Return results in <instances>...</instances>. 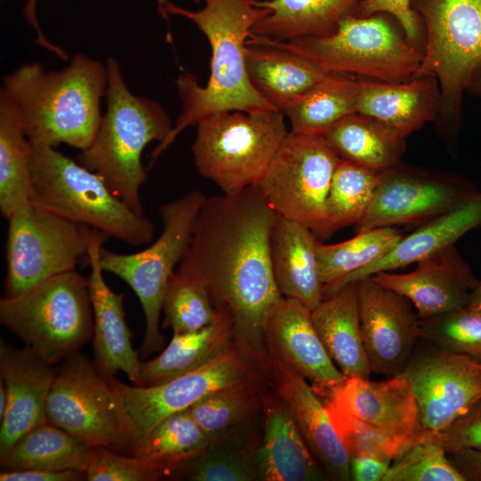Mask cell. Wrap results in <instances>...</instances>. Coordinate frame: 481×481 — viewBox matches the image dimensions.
<instances>
[{"mask_svg": "<svg viewBox=\"0 0 481 481\" xmlns=\"http://www.w3.org/2000/svg\"><path fill=\"white\" fill-rule=\"evenodd\" d=\"M357 112L372 117L406 137L436 121L441 104L437 79L420 76L402 83L358 79Z\"/></svg>", "mask_w": 481, "mask_h": 481, "instance_id": "d4e9b609", "label": "cell"}, {"mask_svg": "<svg viewBox=\"0 0 481 481\" xmlns=\"http://www.w3.org/2000/svg\"><path fill=\"white\" fill-rule=\"evenodd\" d=\"M192 11L168 2L161 16L178 15L193 22L211 48L209 77L202 86L192 73H181L175 82L181 112L167 138L151 154V167L187 127L223 111L257 112L276 110L251 86L245 63V49L253 26L268 13L255 0H203Z\"/></svg>", "mask_w": 481, "mask_h": 481, "instance_id": "7a4b0ae2", "label": "cell"}, {"mask_svg": "<svg viewBox=\"0 0 481 481\" xmlns=\"http://www.w3.org/2000/svg\"><path fill=\"white\" fill-rule=\"evenodd\" d=\"M383 481H465V478L433 437L432 431H428L392 461Z\"/></svg>", "mask_w": 481, "mask_h": 481, "instance_id": "ee69618b", "label": "cell"}, {"mask_svg": "<svg viewBox=\"0 0 481 481\" xmlns=\"http://www.w3.org/2000/svg\"><path fill=\"white\" fill-rule=\"evenodd\" d=\"M339 161L323 135L289 131L257 186L280 216L328 238L326 201Z\"/></svg>", "mask_w": 481, "mask_h": 481, "instance_id": "8fae6325", "label": "cell"}, {"mask_svg": "<svg viewBox=\"0 0 481 481\" xmlns=\"http://www.w3.org/2000/svg\"><path fill=\"white\" fill-rule=\"evenodd\" d=\"M206 199L193 190L161 204L158 213L162 231L146 248L132 253H118L104 248L101 266L104 272L124 281L138 298L145 318V332L141 346L143 357L163 347L160 313L167 281L175 271L189 245L200 209Z\"/></svg>", "mask_w": 481, "mask_h": 481, "instance_id": "30bf717a", "label": "cell"}, {"mask_svg": "<svg viewBox=\"0 0 481 481\" xmlns=\"http://www.w3.org/2000/svg\"><path fill=\"white\" fill-rule=\"evenodd\" d=\"M254 415L213 436L206 448L185 463L174 479L258 480L257 455L262 436L253 421Z\"/></svg>", "mask_w": 481, "mask_h": 481, "instance_id": "4dcf8cb0", "label": "cell"}, {"mask_svg": "<svg viewBox=\"0 0 481 481\" xmlns=\"http://www.w3.org/2000/svg\"><path fill=\"white\" fill-rule=\"evenodd\" d=\"M379 12L393 16L408 40L423 50L424 26L420 15L412 8L411 0H361L355 15L367 17Z\"/></svg>", "mask_w": 481, "mask_h": 481, "instance_id": "7dc6e473", "label": "cell"}, {"mask_svg": "<svg viewBox=\"0 0 481 481\" xmlns=\"http://www.w3.org/2000/svg\"><path fill=\"white\" fill-rule=\"evenodd\" d=\"M6 220L4 297L20 295L47 278L75 270L86 259V226L30 200L18 206Z\"/></svg>", "mask_w": 481, "mask_h": 481, "instance_id": "7c38bea8", "label": "cell"}, {"mask_svg": "<svg viewBox=\"0 0 481 481\" xmlns=\"http://www.w3.org/2000/svg\"><path fill=\"white\" fill-rule=\"evenodd\" d=\"M324 404L332 425L348 455H369L393 461L423 436H397L355 415L336 387L316 393Z\"/></svg>", "mask_w": 481, "mask_h": 481, "instance_id": "74e56055", "label": "cell"}, {"mask_svg": "<svg viewBox=\"0 0 481 481\" xmlns=\"http://www.w3.org/2000/svg\"><path fill=\"white\" fill-rule=\"evenodd\" d=\"M469 305L481 308V281H478L477 285L471 292Z\"/></svg>", "mask_w": 481, "mask_h": 481, "instance_id": "11a10c76", "label": "cell"}, {"mask_svg": "<svg viewBox=\"0 0 481 481\" xmlns=\"http://www.w3.org/2000/svg\"><path fill=\"white\" fill-rule=\"evenodd\" d=\"M263 385L264 382H249L223 387L185 411L213 436L262 410Z\"/></svg>", "mask_w": 481, "mask_h": 481, "instance_id": "60d3db41", "label": "cell"}, {"mask_svg": "<svg viewBox=\"0 0 481 481\" xmlns=\"http://www.w3.org/2000/svg\"><path fill=\"white\" fill-rule=\"evenodd\" d=\"M323 136L341 159L379 173L400 163L406 151L405 135L358 112L342 118Z\"/></svg>", "mask_w": 481, "mask_h": 481, "instance_id": "d6a6232c", "label": "cell"}, {"mask_svg": "<svg viewBox=\"0 0 481 481\" xmlns=\"http://www.w3.org/2000/svg\"><path fill=\"white\" fill-rule=\"evenodd\" d=\"M284 114L278 110L223 111L196 125L192 145L194 164L224 194L257 185L286 137Z\"/></svg>", "mask_w": 481, "mask_h": 481, "instance_id": "9c48e42d", "label": "cell"}, {"mask_svg": "<svg viewBox=\"0 0 481 481\" xmlns=\"http://www.w3.org/2000/svg\"><path fill=\"white\" fill-rule=\"evenodd\" d=\"M94 447L45 422L22 436L0 460L1 470H85Z\"/></svg>", "mask_w": 481, "mask_h": 481, "instance_id": "836d02e7", "label": "cell"}, {"mask_svg": "<svg viewBox=\"0 0 481 481\" xmlns=\"http://www.w3.org/2000/svg\"><path fill=\"white\" fill-rule=\"evenodd\" d=\"M265 378L289 406L305 441L328 479L351 480L349 457L327 409L307 380L276 357L269 355Z\"/></svg>", "mask_w": 481, "mask_h": 481, "instance_id": "44dd1931", "label": "cell"}, {"mask_svg": "<svg viewBox=\"0 0 481 481\" xmlns=\"http://www.w3.org/2000/svg\"><path fill=\"white\" fill-rule=\"evenodd\" d=\"M357 284L363 344L371 373L401 374L420 340V317L409 298L373 276Z\"/></svg>", "mask_w": 481, "mask_h": 481, "instance_id": "e0dca14e", "label": "cell"}, {"mask_svg": "<svg viewBox=\"0 0 481 481\" xmlns=\"http://www.w3.org/2000/svg\"><path fill=\"white\" fill-rule=\"evenodd\" d=\"M107 108L91 145L77 161L97 173L133 210L143 213L141 189L148 175L142 162L144 148L162 143L174 125L156 101L135 94L124 80L118 62L110 57Z\"/></svg>", "mask_w": 481, "mask_h": 481, "instance_id": "277c9868", "label": "cell"}, {"mask_svg": "<svg viewBox=\"0 0 481 481\" xmlns=\"http://www.w3.org/2000/svg\"><path fill=\"white\" fill-rule=\"evenodd\" d=\"M221 309L219 318L205 328L173 334L167 347L156 357L141 363L139 387L166 383L192 372L235 346L230 314Z\"/></svg>", "mask_w": 481, "mask_h": 481, "instance_id": "f546056e", "label": "cell"}, {"mask_svg": "<svg viewBox=\"0 0 481 481\" xmlns=\"http://www.w3.org/2000/svg\"><path fill=\"white\" fill-rule=\"evenodd\" d=\"M245 63L253 88L281 111L328 74L298 53L267 45L247 43Z\"/></svg>", "mask_w": 481, "mask_h": 481, "instance_id": "f1b7e54d", "label": "cell"}, {"mask_svg": "<svg viewBox=\"0 0 481 481\" xmlns=\"http://www.w3.org/2000/svg\"><path fill=\"white\" fill-rule=\"evenodd\" d=\"M311 317L326 351L343 375L369 379L371 371L362 339L356 282L325 297L311 311Z\"/></svg>", "mask_w": 481, "mask_h": 481, "instance_id": "83f0119b", "label": "cell"}, {"mask_svg": "<svg viewBox=\"0 0 481 481\" xmlns=\"http://www.w3.org/2000/svg\"><path fill=\"white\" fill-rule=\"evenodd\" d=\"M398 21L385 12L350 15L337 31L320 37L273 41L250 34L248 44L276 46L313 61L326 73L359 75L402 83L411 80L423 59V50L408 40Z\"/></svg>", "mask_w": 481, "mask_h": 481, "instance_id": "52a82bcc", "label": "cell"}, {"mask_svg": "<svg viewBox=\"0 0 481 481\" xmlns=\"http://www.w3.org/2000/svg\"><path fill=\"white\" fill-rule=\"evenodd\" d=\"M361 0H255L268 13L251 34L273 41L320 37L335 33L340 22L355 15Z\"/></svg>", "mask_w": 481, "mask_h": 481, "instance_id": "1f68e13d", "label": "cell"}, {"mask_svg": "<svg viewBox=\"0 0 481 481\" xmlns=\"http://www.w3.org/2000/svg\"><path fill=\"white\" fill-rule=\"evenodd\" d=\"M420 338L444 351L481 361V308L467 305L420 319Z\"/></svg>", "mask_w": 481, "mask_h": 481, "instance_id": "7bdbcfd3", "label": "cell"}, {"mask_svg": "<svg viewBox=\"0 0 481 481\" xmlns=\"http://www.w3.org/2000/svg\"><path fill=\"white\" fill-rule=\"evenodd\" d=\"M31 143L14 104L0 93V211L6 219L30 200Z\"/></svg>", "mask_w": 481, "mask_h": 481, "instance_id": "8d00e7d4", "label": "cell"}, {"mask_svg": "<svg viewBox=\"0 0 481 481\" xmlns=\"http://www.w3.org/2000/svg\"><path fill=\"white\" fill-rule=\"evenodd\" d=\"M379 174L340 159L326 201L330 236L360 222L370 206Z\"/></svg>", "mask_w": 481, "mask_h": 481, "instance_id": "ab89813d", "label": "cell"}, {"mask_svg": "<svg viewBox=\"0 0 481 481\" xmlns=\"http://www.w3.org/2000/svg\"><path fill=\"white\" fill-rule=\"evenodd\" d=\"M424 26L423 59L413 77H435L441 92L436 131L456 153L463 94L481 66V0H411Z\"/></svg>", "mask_w": 481, "mask_h": 481, "instance_id": "8992f818", "label": "cell"}, {"mask_svg": "<svg viewBox=\"0 0 481 481\" xmlns=\"http://www.w3.org/2000/svg\"><path fill=\"white\" fill-rule=\"evenodd\" d=\"M399 375L410 380L421 425L432 432L445 428L481 398V361L420 338Z\"/></svg>", "mask_w": 481, "mask_h": 481, "instance_id": "2e32d148", "label": "cell"}, {"mask_svg": "<svg viewBox=\"0 0 481 481\" xmlns=\"http://www.w3.org/2000/svg\"><path fill=\"white\" fill-rule=\"evenodd\" d=\"M1 481H78L86 480L85 470H2Z\"/></svg>", "mask_w": 481, "mask_h": 481, "instance_id": "c3c4849f", "label": "cell"}, {"mask_svg": "<svg viewBox=\"0 0 481 481\" xmlns=\"http://www.w3.org/2000/svg\"><path fill=\"white\" fill-rule=\"evenodd\" d=\"M8 404V395L4 383L0 381V420L4 418Z\"/></svg>", "mask_w": 481, "mask_h": 481, "instance_id": "db71d44e", "label": "cell"}, {"mask_svg": "<svg viewBox=\"0 0 481 481\" xmlns=\"http://www.w3.org/2000/svg\"><path fill=\"white\" fill-rule=\"evenodd\" d=\"M108 86L107 67L84 53L59 71L25 63L3 77L0 93L16 107L31 143L84 151L93 143Z\"/></svg>", "mask_w": 481, "mask_h": 481, "instance_id": "3957f363", "label": "cell"}, {"mask_svg": "<svg viewBox=\"0 0 481 481\" xmlns=\"http://www.w3.org/2000/svg\"><path fill=\"white\" fill-rule=\"evenodd\" d=\"M394 226L377 227L357 232L346 240L317 243L319 275L323 288L379 260L403 238Z\"/></svg>", "mask_w": 481, "mask_h": 481, "instance_id": "f35d334b", "label": "cell"}, {"mask_svg": "<svg viewBox=\"0 0 481 481\" xmlns=\"http://www.w3.org/2000/svg\"><path fill=\"white\" fill-rule=\"evenodd\" d=\"M336 391L361 420L397 436H423L428 431L420 422L413 387L402 375L374 381L346 378Z\"/></svg>", "mask_w": 481, "mask_h": 481, "instance_id": "484cf974", "label": "cell"}, {"mask_svg": "<svg viewBox=\"0 0 481 481\" xmlns=\"http://www.w3.org/2000/svg\"><path fill=\"white\" fill-rule=\"evenodd\" d=\"M88 481H155L161 479L154 467L135 456L94 447L86 469Z\"/></svg>", "mask_w": 481, "mask_h": 481, "instance_id": "f6af8a7d", "label": "cell"}, {"mask_svg": "<svg viewBox=\"0 0 481 481\" xmlns=\"http://www.w3.org/2000/svg\"><path fill=\"white\" fill-rule=\"evenodd\" d=\"M479 192L476 183L456 173L400 162L379 174L370 206L355 229L420 224Z\"/></svg>", "mask_w": 481, "mask_h": 481, "instance_id": "9a60e30c", "label": "cell"}, {"mask_svg": "<svg viewBox=\"0 0 481 481\" xmlns=\"http://www.w3.org/2000/svg\"><path fill=\"white\" fill-rule=\"evenodd\" d=\"M46 421L93 447L130 455L129 437L111 384L79 352L57 369Z\"/></svg>", "mask_w": 481, "mask_h": 481, "instance_id": "5bb4252c", "label": "cell"}, {"mask_svg": "<svg viewBox=\"0 0 481 481\" xmlns=\"http://www.w3.org/2000/svg\"><path fill=\"white\" fill-rule=\"evenodd\" d=\"M358 79L328 73L281 112L297 134L324 135L342 118L357 112Z\"/></svg>", "mask_w": 481, "mask_h": 481, "instance_id": "e575fe53", "label": "cell"}, {"mask_svg": "<svg viewBox=\"0 0 481 481\" xmlns=\"http://www.w3.org/2000/svg\"><path fill=\"white\" fill-rule=\"evenodd\" d=\"M86 236L90 268L87 280L94 314V364L107 379L121 371L138 386L142 362L132 345L124 309L125 295L109 287L101 266L102 249L109 237L89 227Z\"/></svg>", "mask_w": 481, "mask_h": 481, "instance_id": "ac0fdd59", "label": "cell"}, {"mask_svg": "<svg viewBox=\"0 0 481 481\" xmlns=\"http://www.w3.org/2000/svg\"><path fill=\"white\" fill-rule=\"evenodd\" d=\"M278 214L257 185L206 197L176 271L201 282L232 322L235 346L263 372L266 320L282 299L271 263Z\"/></svg>", "mask_w": 481, "mask_h": 481, "instance_id": "6da1fadb", "label": "cell"}, {"mask_svg": "<svg viewBox=\"0 0 481 481\" xmlns=\"http://www.w3.org/2000/svg\"><path fill=\"white\" fill-rule=\"evenodd\" d=\"M416 264L410 273L380 272L372 276L409 298L420 319L469 305L479 281L455 245Z\"/></svg>", "mask_w": 481, "mask_h": 481, "instance_id": "7402d4cb", "label": "cell"}, {"mask_svg": "<svg viewBox=\"0 0 481 481\" xmlns=\"http://www.w3.org/2000/svg\"><path fill=\"white\" fill-rule=\"evenodd\" d=\"M432 436L446 452L462 449L481 451V398L445 428L432 432Z\"/></svg>", "mask_w": 481, "mask_h": 481, "instance_id": "bcb514c9", "label": "cell"}, {"mask_svg": "<svg viewBox=\"0 0 481 481\" xmlns=\"http://www.w3.org/2000/svg\"><path fill=\"white\" fill-rule=\"evenodd\" d=\"M261 370L234 346L206 365L166 383L139 387L109 378L130 442V455L145 436L167 417L185 411L223 387L264 382Z\"/></svg>", "mask_w": 481, "mask_h": 481, "instance_id": "4fadbf2b", "label": "cell"}, {"mask_svg": "<svg viewBox=\"0 0 481 481\" xmlns=\"http://www.w3.org/2000/svg\"><path fill=\"white\" fill-rule=\"evenodd\" d=\"M316 235L304 224L278 216L271 236V263L277 288L311 311L323 299Z\"/></svg>", "mask_w": 481, "mask_h": 481, "instance_id": "4316f807", "label": "cell"}, {"mask_svg": "<svg viewBox=\"0 0 481 481\" xmlns=\"http://www.w3.org/2000/svg\"><path fill=\"white\" fill-rule=\"evenodd\" d=\"M212 438L186 411L159 422L134 448L131 455L151 463L161 478L175 477Z\"/></svg>", "mask_w": 481, "mask_h": 481, "instance_id": "d590c367", "label": "cell"}, {"mask_svg": "<svg viewBox=\"0 0 481 481\" xmlns=\"http://www.w3.org/2000/svg\"><path fill=\"white\" fill-rule=\"evenodd\" d=\"M38 0H26V3L24 4L23 8V14L28 20L29 24L35 29L37 33V44L53 52L57 56H59L61 59H65L67 57L66 53L58 45L53 44L50 42L46 37L44 35L43 30L40 28V24L37 19V4ZM158 4V11L159 14L161 15L163 12L164 7L167 5V4L169 2L168 0H156ZM195 2H200V0H193Z\"/></svg>", "mask_w": 481, "mask_h": 481, "instance_id": "816d5d0a", "label": "cell"}, {"mask_svg": "<svg viewBox=\"0 0 481 481\" xmlns=\"http://www.w3.org/2000/svg\"><path fill=\"white\" fill-rule=\"evenodd\" d=\"M162 312V326L171 329L173 334H180L213 324L221 309L215 306L201 282L175 270L167 281Z\"/></svg>", "mask_w": 481, "mask_h": 481, "instance_id": "b9f144b4", "label": "cell"}, {"mask_svg": "<svg viewBox=\"0 0 481 481\" xmlns=\"http://www.w3.org/2000/svg\"><path fill=\"white\" fill-rule=\"evenodd\" d=\"M447 456L465 481H481V451L462 449L447 452Z\"/></svg>", "mask_w": 481, "mask_h": 481, "instance_id": "f907efd6", "label": "cell"}, {"mask_svg": "<svg viewBox=\"0 0 481 481\" xmlns=\"http://www.w3.org/2000/svg\"><path fill=\"white\" fill-rule=\"evenodd\" d=\"M392 461L369 455L349 457L351 480L383 481Z\"/></svg>", "mask_w": 481, "mask_h": 481, "instance_id": "681fc988", "label": "cell"}, {"mask_svg": "<svg viewBox=\"0 0 481 481\" xmlns=\"http://www.w3.org/2000/svg\"><path fill=\"white\" fill-rule=\"evenodd\" d=\"M467 92L481 98V66L475 71Z\"/></svg>", "mask_w": 481, "mask_h": 481, "instance_id": "f5cc1de1", "label": "cell"}, {"mask_svg": "<svg viewBox=\"0 0 481 481\" xmlns=\"http://www.w3.org/2000/svg\"><path fill=\"white\" fill-rule=\"evenodd\" d=\"M30 200L73 223L130 246L150 244L155 227L103 178L54 147L31 143Z\"/></svg>", "mask_w": 481, "mask_h": 481, "instance_id": "5b68a950", "label": "cell"}, {"mask_svg": "<svg viewBox=\"0 0 481 481\" xmlns=\"http://www.w3.org/2000/svg\"><path fill=\"white\" fill-rule=\"evenodd\" d=\"M481 226V191L463 204L423 224L403 238L379 260L323 288V298L340 287L380 272H391L429 257Z\"/></svg>", "mask_w": 481, "mask_h": 481, "instance_id": "cb8c5ba5", "label": "cell"}, {"mask_svg": "<svg viewBox=\"0 0 481 481\" xmlns=\"http://www.w3.org/2000/svg\"><path fill=\"white\" fill-rule=\"evenodd\" d=\"M268 355L282 361L306 380L315 393L346 380L326 351L312 321L311 310L299 301L282 298L265 326Z\"/></svg>", "mask_w": 481, "mask_h": 481, "instance_id": "ffe728a7", "label": "cell"}, {"mask_svg": "<svg viewBox=\"0 0 481 481\" xmlns=\"http://www.w3.org/2000/svg\"><path fill=\"white\" fill-rule=\"evenodd\" d=\"M0 322L47 363L63 362L93 338L88 280L75 269L4 296Z\"/></svg>", "mask_w": 481, "mask_h": 481, "instance_id": "ba28073f", "label": "cell"}, {"mask_svg": "<svg viewBox=\"0 0 481 481\" xmlns=\"http://www.w3.org/2000/svg\"><path fill=\"white\" fill-rule=\"evenodd\" d=\"M262 402L264 428L257 455L258 480L328 479L287 404L276 393L265 390Z\"/></svg>", "mask_w": 481, "mask_h": 481, "instance_id": "603a6c76", "label": "cell"}, {"mask_svg": "<svg viewBox=\"0 0 481 481\" xmlns=\"http://www.w3.org/2000/svg\"><path fill=\"white\" fill-rule=\"evenodd\" d=\"M57 369L28 346L0 343V376L8 404L0 420V460L25 434L46 421V404Z\"/></svg>", "mask_w": 481, "mask_h": 481, "instance_id": "d6986e66", "label": "cell"}]
</instances>
